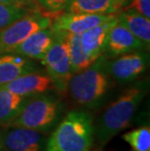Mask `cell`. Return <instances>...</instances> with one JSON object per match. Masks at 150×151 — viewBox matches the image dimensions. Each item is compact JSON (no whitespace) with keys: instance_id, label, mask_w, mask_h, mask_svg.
Segmentation results:
<instances>
[{"instance_id":"1","label":"cell","mask_w":150,"mask_h":151,"mask_svg":"<svg viewBox=\"0 0 150 151\" xmlns=\"http://www.w3.org/2000/svg\"><path fill=\"white\" fill-rule=\"evenodd\" d=\"M148 92V81L136 83L127 88L108 105L95 127V141L103 147L131 125L136 112Z\"/></svg>"},{"instance_id":"2","label":"cell","mask_w":150,"mask_h":151,"mask_svg":"<svg viewBox=\"0 0 150 151\" xmlns=\"http://www.w3.org/2000/svg\"><path fill=\"white\" fill-rule=\"evenodd\" d=\"M106 62L107 58L101 55L89 67L70 77L66 91L75 105L94 109L103 104L112 86Z\"/></svg>"},{"instance_id":"3","label":"cell","mask_w":150,"mask_h":151,"mask_svg":"<svg viewBox=\"0 0 150 151\" xmlns=\"http://www.w3.org/2000/svg\"><path fill=\"white\" fill-rule=\"evenodd\" d=\"M94 142L92 115L86 110H73L59 122L43 151H90Z\"/></svg>"},{"instance_id":"4","label":"cell","mask_w":150,"mask_h":151,"mask_svg":"<svg viewBox=\"0 0 150 151\" xmlns=\"http://www.w3.org/2000/svg\"><path fill=\"white\" fill-rule=\"evenodd\" d=\"M54 91L27 98L24 105L7 127H23L47 134L59 124L63 110L60 93Z\"/></svg>"},{"instance_id":"5","label":"cell","mask_w":150,"mask_h":151,"mask_svg":"<svg viewBox=\"0 0 150 151\" xmlns=\"http://www.w3.org/2000/svg\"><path fill=\"white\" fill-rule=\"evenodd\" d=\"M53 18L48 13L34 8L24 17L0 30V54L12 53L35 31L50 27Z\"/></svg>"},{"instance_id":"6","label":"cell","mask_w":150,"mask_h":151,"mask_svg":"<svg viewBox=\"0 0 150 151\" xmlns=\"http://www.w3.org/2000/svg\"><path fill=\"white\" fill-rule=\"evenodd\" d=\"M56 38L45 57L41 60L46 73L55 80L60 93L66 92L68 80L72 76L68 46L65 32L55 31Z\"/></svg>"},{"instance_id":"7","label":"cell","mask_w":150,"mask_h":151,"mask_svg":"<svg viewBox=\"0 0 150 151\" xmlns=\"http://www.w3.org/2000/svg\"><path fill=\"white\" fill-rule=\"evenodd\" d=\"M148 65L149 55L145 51L128 53L106 62V69L110 77L122 84L138 79L146 71Z\"/></svg>"},{"instance_id":"8","label":"cell","mask_w":150,"mask_h":151,"mask_svg":"<svg viewBox=\"0 0 150 151\" xmlns=\"http://www.w3.org/2000/svg\"><path fill=\"white\" fill-rule=\"evenodd\" d=\"M2 87L16 95L24 98H29L51 91L60 93L55 80L49 74L41 72L40 70L22 75L7 84L2 85Z\"/></svg>"},{"instance_id":"9","label":"cell","mask_w":150,"mask_h":151,"mask_svg":"<svg viewBox=\"0 0 150 151\" xmlns=\"http://www.w3.org/2000/svg\"><path fill=\"white\" fill-rule=\"evenodd\" d=\"M45 134L23 127H7L3 133V148L10 151H43Z\"/></svg>"},{"instance_id":"10","label":"cell","mask_w":150,"mask_h":151,"mask_svg":"<svg viewBox=\"0 0 150 151\" xmlns=\"http://www.w3.org/2000/svg\"><path fill=\"white\" fill-rule=\"evenodd\" d=\"M146 49L145 45L118 21L108 33L103 55L106 58H117L128 53L145 51Z\"/></svg>"},{"instance_id":"11","label":"cell","mask_w":150,"mask_h":151,"mask_svg":"<svg viewBox=\"0 0 150 151\" xmlns=\"http://www.w3.org/2000/svg\"><path fill=\"white\" fill-rule=\"evenodd\" d=\"M117 22L118 18L116 14L107 21L79 34L83 52L92 63H94L98 58L103 55L108 33L113 25L117 24Z\"/></svg>"},{"instance_id":"12","label":"cell","mask_w":150,"mask_h":151,"mask_svg":"<svg viewBox=\"0 0 150 151\" xmlns=\"http://www.w3.org/2000/svg\"><path fill=\"white\" fill-rule=\"evenodd\" d=\"M114 15L116 14H69V13L62 12L53 19L51 28L54 31L80 34L83 31L90 29L95 25L107 21Z\"/></svg>"},{"instance_id":"13","label":"cell","mask_w":150,"mask_h":151,"mask_svg":"<svg viewBox=\"0 0 150 151\" xmlns=\"http://www.w3.org/2000/svg\"><path fill=\"white\" fill-rule=\"evenodd\" d=\"M55 38L56 33L51 27L42 28L30 34L12 53L30 60H42L55 41Z\"/></svg>"},{"instance_id":"14","label":"cell","mask_w":150,"mask_h":151,"mask_svg":"<svg viewBox=\"0 0 150 151\" xmlns=\"http://www.w3.org/2000/svg\"><path fill=\"white\" fill-rule=\"evenodd\" d=\"M32 60L13 53L0 54V86L29 72L38 71Z\"/></svg>"},{"instance_id":"15","label":"cell","mask_w":150,"mask_h":151,"mask_svg":"<svg viewBox=\"0 0 150 151\" xmlns=\"http://www.w3.org/2000/svg\"><path fill=\"white\" fill-rule=\"evenodd\" d=\"M121 6L116 0H71L65 13L69 14H117Z\"/></svg>"},{"instance_id":"16","label":"cell","mask_w":150,"mask_h":151,"mask_svg":"<svg viewBox=\"0 0 150 151\" xmlns=\"http://www.w3.org/2000/svg\"><path fill=\"white\" fill-rule=\"evenodd\" d=\"M119 22L124 24L135 36L149 49L150 20L133 9H125L117 14Z\"/></svg>"},{"instance_id":"17","label":"cell","mask_w":150,"mask_h":151,"mask_svg":"<svg viewBox=\"0 0 150 151\" xmlns=\"http://www.w3.org/2000/svg\"><path fill=\"white\" fill-rule=\"evenodd\" d=\"M27 98L21 97L0 86V126L6 127L18 116Z\"/></svg>"},{"instance_id":"18","label":"cell","mask_w":150,"mask_h":151,"mask_svg":"<svg viewBox=\"0 0 150 151\" xmlns=\"http://www.w3.org/2000/svg\"><path fill=\"white\" fill-rule=\"evenodd\" d=\"M65 36L68 46L71 72L72 74H75V73L83 71L84 69L90 66L93 63L83 52L80 39H79V34L65 32Z\"/></svg>"},{"instance_id":"19","label":"cell","mask_w":150,"mask_h":151,"mask_svg":"<svg viewBox=\"0 0 150 151\" xmlns=\"http://www.w3.org/2000/svg\"><path fill=\"white\" fill-rule=\"evenodd\" d=\"M122 139L131 146L133 151H150V128L142 126L127 132Z\"/></svg>"},{"instance_id":"20","label":"cell","mask_w":150,"mask_h":151,"mask_svg":"<svg viewBox=\"0 0 150 151\" xmlns=\"http://www.w3.org/2000/svg\"><path fill=\"white\" fill-rule=\"evenodd\" d=\"M31 10H32V8L28 9L25 6L8 5L0 3V30L6 27L7 25L11 24L15 21L19 20L20 18L24 17Z\"/></svg>"},{"instance_id":"21","label":"cell","mask_w":150,"mask_h":151,"mask_svg":"<svg viewBox=\"0 0 150 151\" xmlns=\"http://www.w3.org/2000/svg\"><path fill=\"white\" fill-rule=\"evenodd\" d=\"M40 10L50 15H58L63 12L71 0H35Z\"/></svg>"},{"instance_id":"22","label":"cell","mask_w":150,"mask_h":151,"mask_svg":"<svg viewBox=\"0 0 150 151\" xmlns=\"http://www.w3.org/2000/svg\"><path fill=\"white\" fill-rule=\"evenodd\" d=\"M126 9H133L143 17L150 19V0H132Z\"/></svg>"},{"instance_id":"23","label":"cell","mask_w":150,"mask_h":151,"mask_svg":"<svg viewBox=\"0 0 150 151\" xmlns=\"http://www.w3.org/2000/svg\"><path fill=\"white\" fill-rule=\"evenodd\" d=\"M0 3L8 5H17V6H25L27 3H25L24 0H0Z\"/></svg>"},{"instance_id":"24","label":"cell","mask_w":150,"mask_h":151,"mask_svg":"<svg viewBox=\"0 0 150 151\" xmlns=\"http://www.w3.org/2000/svg\"><path fill=\"white\" fill-rule=\"evenodd\" d=\"M3 133H4V131L2 130V127L0 126V150L3 148Z\"/></svg>"},{"instance_id":"25","label":"cell","mask_w":150,"mask_h":151,"mask_svg":"<svg viewBox=\"0 0 150 151\" xmlns=\"http://www.w3.org/2000/svg\"><path fill=\"white\" fill-rule=\"evenodd\" d=\"M116 1L118 2V4H119V5L121 6V7H122L123 4H124V3H125V2L127 1V0H116Z\"/></svg>"},{"instance_id":"26","label":"cell","mask_w":150,"mask_h":151,"mask_svg":"<svg viewBox=\"0 0 150 151\" xmlns=\"http://www.w3.org/2000/svg\"><path fill=\"white\" fill-rule=\"evenodd\" d=\"M24 1L25 2V3H27V4H30L31 2H33V1H35V0H24Z\"/></svg>"},{"instance_id":"27","label":"cell","mask_w":150,"mask_h":151,"mask_svg":"<svg viewBox=\"0 0 150 151\" xmlns=\"http://www.w3.org/2000/svg\"><path fill=\"white\" fill-rule=\"evenodd\" d=\"M0 151H10V150H8V149H6V148H2Z\"/></svg>"}]
</instances>
